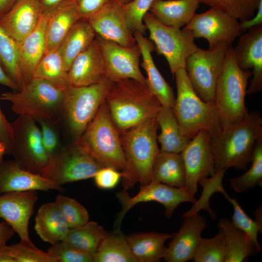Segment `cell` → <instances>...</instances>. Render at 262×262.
Returning <instances> with one entry per match:
<instances>
[{
    "instance_id": "1",
    "label": "cell",
    "mask_w": 262,
    "mask_h": 262,
    "mask_svg": "<svg viewBox=\"0 0 262 262\" xmlns=\"http://www.w3.org/2000/svg\"><path fill=\"white\" fill-rule=\"evenodd\" d=\"M155 115L119 132L125 159V167L121 171L122 185L125 190L137 182L143 185L152 180L153 164L160 150L157 141L159 126Z\"/></svg>"
},
{
    "instance_id": "2",
    "label": "cell",
    "mask_w": 262,
    "mask_h": 262,
    "mask_svg": "<svg viewBox=\"0 0 262 262\" xmlns=\"http://www.w3.org/2000/svg\"><path fill=\"white\" fill-rule=\"evenodd\" d=\"M262 139V118L258 111L249 113L236 124L222 130L211 138L215 172L231 167L246 170Z\"/></svg>"
},
{
    "instance_id": "3",
    "label": "cell",
    "mask_w": 262,
    "mask_h": 262,
    "mask_svg": "<svg viewBox=\"0 0 262 262\" xmlns=\"http://www.w3.org/2000/svg\"><path fill=\"white\" fill-rule=\"evenodd\" d=\"M106 101L119 132L155 116L161 107L147 83L131 79L113 82Z\"/></svg>"
},
{
    "instance_id": "4",
    "label": "cell",
    "mask_w": 262,
    "mask_h": 262,
    "mask_svg": "<svg viewBox=\"0 0 262 262\" xmlns=\"http://www.w3.org/2000/svg\"><path fill=\"white\" fill-rule=\"evenodd\" d=\"M177 96L173 107L182 133L191 139L201 131H206L211 138L222 131L220 117L214 102L202 100L194 91L184 68L174 75Z\"/></svg>"
},
{
    "instance_id": "5",
    "label": "cell",
    "mask_w": 262,
    "mask_h": 262,
    "mask_svg": "<svg viewBox=\"0 0 262 262\" xmlns=\"http://www.w3.org/2000/svg\"><path fill=\"white\" fill-rule=\"evenodd\" d=\"M250 70H243L236 61L233 48L227 47L223 67L218 79L214 102L222 130L236 124L249 114L245 98Z\"/></svg>"
},
{
    "instance_id": "6",
    "label": "cell",
    "mask_w": 262,
    "mask_h": 262,
    "mask_svg": "<svg viewBox=\"0 0 262 262\" xmlns=\"http://www.w3.org/2000/svg\"><path fill=\"white\" fill-rule=\"evenodd\" d=\"M112 82L104 77L88 86L70 85L65 91L62 108L57 125L66 130L76 142L96 115L106 96Z\"/></svg>"
},
{
    "instance_id": "7",
    "label": "cell",
    "mask_w": 262,
    "mask_h": 262,
    "mask_svg": "<svg viewBox=\"0 0 262 262\" xmlns=\"http://www.w3.org/2000/svg\"><path fill=\"white\" fill-rule=\"evenodd\" d=\"M65 91L41 79L33 78L16 93L4 92L0 99L10 102L19 115L38 122L49 119L56 123L60 114Z\"/></svg>"
},
{
    "instance_id": "8",
    "label": "cell",
    "mask_w": 262,
    "mask_h": 262,
    "mask_svg": "<svg viewBox=\"0 0 262 262\" xmlns=\"http://www.w3.org/2000/svg\"><path fill=\"white\" fill-rule=\"evenodd\" d=\"M103 167L122 171L125 159L118 131L111 118L106 100L76 142Z\"/></svg>"
},
{
    "instance_id": "9",
    "label": "cell",
    "mask_w": 262,
    "mask_h": 262,
    "mask_svg": "<svg viewBox=\"0 0 262 262\" xmlns=\"http://www.w3.org/2000/svg\"><path fill=\"white\" fill-rule=\"evenodd\" d=\"M158 55L164 57L170 71L174 75L177 70L184 68L187 58L199 48L189 30L165 25L160 22L150 12L143 18Z\"/></svg>"
},
{
    "instance_id": "10",
    "label": "cell",
    "mask_w": 262,
    "mask_h": 262,
    "mask_svg": "<svg viewBox=\"0 0 262 262\" xmlns=\"http://www.w3.org/2000/svg\"><path fill=\"white\" fill-rule=\"evenodd\" d=\"M102 167L83 147L72 142L49 158L41 175L62 186L93 178Z\"/></svg>"
},
{
    "instance_id": "11",
    "label": "cell",
    "mask_w": 262,
    "mask_h": 262,
    "mask_svg": "<svg viewBox=\"0 0 262 262\" xmlns=\"http://www.w3.org/2000/svg\"><path fill=\"white\" fill-rule=\"evenodd\" d=\"M13 141L10 154L22 169L41 175L49 157L43 147L40 130L32 118L18 115L11 123Z\"/></svg>"
},
{
    "instance_id": "12",
    "label": "cell",
    "mask_w": 262,
    "mask_h": 262,
    "mask_svg": "<svg viewBox=\"0 0 262 262\" xmlns=\"http://www.w3.org/2000/svg\"><path fill=\"white\" fill-rule=\"evenodd\" d=\"M228 46L223 43L207 50L199 48L186 60L184 68L188 80L196 93L205 101L214 102L216 85Z\"/></svg>"
},
{
    "instance_id": "13",
    "label": "cell",
    "mask_w": 262,
    "mask_h": 262,
    "mask_svg": "<svg viewBox=\"0 0 262 262\" xmlns=\"http://www.w3.org/2000/svg\"><path fill=\"white\" fill-rule=\"evenodd\" d=\"M116 197L121 210L114 224L115 229H120L121 222L128 211L136 204L150 201L161 203L165 207V215L170 218L178 206L183 202L195 203L196 200L185 188H178L151 181L141 185L140 191L133 196H130L127 190L123 189L116 193Z\"/></svg>"
},
{
    "instance_id": "14",
    "label": "cell",
    "mask_w": 262,
    "mask_h": 262,
    "mask_svg": "<svg viewBox=\"0 0 262 262\" xmlns=\"http://www.w3.org/2000/svg\"><path fill=\"white\" fill-rule=\"evenodd\" d=\"M183 28L190 31L195 38L205 39L210 49L223 43L231 46L243 33L239 21L223 10L214 7L196 14Z\"/></svg>"
},
{
    "instance_id": "15",
    "label": "cell",
    "mask_w": 262,
    "mask_h": 262,
    "mask_svg": "<svg viewBox=\"0 0 262 262\" xmlns=\"http://www.w3.org/2000/svg\"><path fill=\"white\" fill-rule=\"evenodd\" d=\"M180 153L185 169V188L195 196L199 181L215 172L211 135L206 131H200Z\"/></svg>"
},
{
    "instance_id": "16",
    "label": "cell",
    "mask_w": 262,
    "mask_h": 262,
    "mask_svg": "<svg viewBox=\"0 0 262 262\" xmlns=\"http://www.w3.org/2000/svg\"><path fill=\"white\" fill-rule=\"evenodd\" d=\"M103 57L105 76L112 82L131 79L146 83L140 68L141 51L136 44L125 47L96 35Z\"/></svg>"
},
{
    "instance_id": "17",
    "label": "cell",
    "mask_w": 262,
    "mask_h": 262,
    "mask_svg": "<svg viewBox=\"0 0 262 262\" xmlns=\"http://www.w3.org/2000/svg\"><path fill=\"white\" fill-rule=\"evenodd\" d=\"M96 35L125 47L136 44L128 27L121 4L113 1L87 20Z\"/></svg>"
},
{
    "instance_id": "18",
    "label": "cell",
    "mask_w": 262,
    "mask_h": 262,
    "mask_svg": "<svg viewBox=\"0 0 262 262\" xmlns=\"http://www.w3.org/2000/svg\"><path fill=\"white\" fill-rule=\"evenodd\" d=\"M247 31L239 36L233 50L239 67L245 71L252 69V79L246 90L251 95L262 90V25Z\"/></svg>"
},
{
    "instance_id": "19",
    "label": "cell",
    "mask_w": 262,
    "mask_h": 262,
    "mask_svg": "<svg viewBox=\"0 0 262 262\" xmlns=\"http://www.w3.org/2000/svg\"><path fill=\"white\" fill-rule=\"evenodd\" d=\"M179 231L174 234L163 259L168 262L193 260L199 245L201 233L207 226L206 219L198 213L183 217Z\"/></svg>"
},
{
    "instance_id": "20",
    "label": "cell",
    "mask_w": 262,
    "mask_h": 262,
    "mask_svg": "<svg viewBox=\"0 0 262 262\" xmlns=\"http://www.w3.org/2000/svg\"><path fill=\"white\" fill-rule=\"evenodd\" d=\"M37 199V191L9 192L0 195V218L12 227L21 240H30L28 225Z\"/></svg>"
},
{
    "instance_id": "21",
    "label": "cell",
    "mask_w": 262,
    "mask_h": 262,
    "mask_svg": "<svg viewBox=\"0 0 262 262\" xmlns=\"http://www.w3.org/2000/svg\"><path fill=\"white\" fill-rule=\"evenodd\" d=\"M49 190L64 192L65 189L41 175L21 169L14 161L0 163V195L9 192Z\"/></svg>"
},
{
    "instance_id": "22",
    "label": "cell",
    "mask_w": 262,
    "mask_h": 262,
    "mask_svg": "<svg viewBox=\"0 0 262 262\" xmlns=\"http://www.w3.org/2000/svg\"><path fill=\"white\" fill-rule=\"evenodd\" d=\"M42 15L38 0H18L0 17V25L18 44L34 30Z\"/></svg>"
},
{
    "instance_id": "23",
    "label": "cell",
    "mask_w": 262,
    "mask_h": 262,
    "mask_svg": "<svg viewBox=\"0 0 262 262\" xmlns=\"http://www.w3.org/2000/svg\"><path fill=\"white\" fill-rule=\"evenodd\" d=\"M67 74L70 85L73 86L95 84L105 77L104 61L96 37L74 59Z\"/></svg>"
},
{
    "instance_id": "24",
    "label": "cell",
    "mask_w": 262,
    "mask_h": 262,
    "mask_svg": "<svg viewBox=\"0 0 262 262\" xmlns=\"http://www.w3.org/2000/svg\"><path fill=\"white\" fill-rule=\"evenodd\" d=\"M133 35L141 51V66L147 75V85L161 106L173 108L176 97L173 88L164 79L154 62L152 56V52L155 50L154 43L139 32H133Z\"/></svg>"
},
{
    "instance_id": "25",
    "label": "cell",
    "mask_w": 262,
    "mask_h": 262,
    "mask_svg": "<svg viewBox=\"0 0 262 262\" xmlns=\"http://www.w3.org/2000/svg\"><path fill=\"white\" fill-rule=\"evenodd\" d=\"M47 20V15H42L34 30L17 44L19 67L23 85L33 79L35 69L45 52Z\"/></svg>"
},
{
    "instance_id": "26",
    "label": "cell",
    "mask_w": 262,
    "mask_h": 262,
    "mask_svg": "<svg viewBox=\"0 0 262 262\" xmlns=\"http://www.w3.org/2000/svg\"><path fill=\"white\" fill-rule=\"evenodd\" d=\"M47 15L45 51L58 49L70 29L80 19L74 0H65Z\"/></svg>"
},
{
    "instance_id": "27",
    "label": "cell",
    "mask_w": 262,
    "mask_h": 262,
    "mask_svg": "<svg viewBox=\"0 0 262 262\" xmlns=\"http://www.w3.org/2000/svg\"><path fill=\"white\" fill-rule=\"evenodd\" d=\"M199 3L197 0H154L149 12L162 23L180 29L191 20Z\"/></svg>"
},
{
    "instance_id": "28",
    "label": "cell",
    "mask_w": 262,
    "mask_h": 262,
    "mask_svg": "<svg viewBox=\"0 0 262 262\" xmlns=\"http://www.w3.org/2000/svg\"><path fill=\"white\" fill-rule=\"evenodd\" d=\"M34 229L42 240L52 245L64 241L70 229L54 201L40 207L35 217Z\"/></svg>"
},
{
    "instance_id": "29",
    "label": "cell",
    "mask_w": 262,
    "mask_h": 262,
    "mask_svg": "<svg viewBox=\"0 0 262 262\" xmlns=\"http://www.w3.org/2000/svg\"><path fill=\"white\" fill-rule=\"evenodd\" d=\"M174 234L157 232L136 233L126 236L130 249L138 262H157L163 258L165 242Z\"/></svg>"
},
{
    "instance_id": "30",
    "label": "cell",
    "mask_w": 262,
    "mask_h": 262,
    "mask_svg": "<svg viewBox=\"0 0 262 262\" xmlns=\"http://www.w3.org/2000/svg\"><path fill=\"white\" fill-rule=\"evenodd\" d=\"M161 133L157 135L161 151L180 153L191 140L181 132L173 108L162 106L155 115Z\"/></svg>"
},
{
    "instance_id": "31",
    "label": "cell",
    "mask_w": 262,
    "mask_h": 262,
    "mask_svg": "<svg viewBox=\"0 0 262 262\" xmlns=\"http://www.w3.org/2000/svg\"><path fill=\"white\" fill-rule=\"evenodd\" d=\"M224 233L225 247L224 262H242L247 260L256 248L248 236L226 218L221 219L218 224Z\"/></svg>"
},
{
    "instance_id": "32",
    "label": "cell",
    "mask_w": 262,
    "mask_h": 262,
    "mask_svg": "<svg viewBox=\"0 0 262 262\" xmlns=\"http://www.w3.org/2000/svg\"><path fill=\"white\" fill-rule=\"evenodd\" d=\"M151 181L185 188V169L181 153L160 150L153 164Z\"/></svg>"
},
{
    "instance_id": "33",
    "label": "cell",
    "mask_w": 262,
    "mask_h": 262,
    "mask_svg": "<svg viewBox=\"0 0 262 262\" xmlns=\"http://www.w3.org/2000/svg\"><path fill=\"white\" fill-rule=\"evenodd\" d=\"M96 37V33L87 20L79 19L73 25L58 48L67 71L74 59Z\"/></svg>"
},
{
    "instance_id": "34",
    "label": "cell",
    "mask_w": 262,
    "mask_h": 262,
    "mask_svg": "<svg viewBox=\"0 0 262 262\" xmlns=\"http://www.w3.org/2000/svg\"><path fill=\"white\" fill-rule=\"evenodd\" d=\"M92 257L93 262H138L120 229L109 232Z\"/></svg>"
},
{
    "instance_id": "35",
    "label": "cell",
    "mask_w": 262,
    "mask_h": 262,
    "mask_svg": "<svg viewBox=\"0 0 262 262\" xmlns=\"http://www.w3.org/2000/svg\"><path fill=\"white\" fill-rule=\"evenodd\" d=\"M33 78L45 80L64 91L70 86L67 71L58 49L45 52L35 69Z\"/></svg>"
},
{
    "instance_id": "36",
    "label": "cell",
    "mask_w": 262,
    "mask_h": 262,
    "mask_svg": "<svg viewBox=\"0 0 262 262\" xmlns=\"http://www.w3.org/2000/svg\"><path fill=\"white\" fill-rule=\"evenodd\" d=\"M109 232L94 221L70 229L63 241L93 256Z\"/></svg>"
},
{
    "instance_id": "37",
    "label": "cell",
    "mask_w": 262,
    "mask_h": 262,
    "mask_svg": "<svg viewBox=\"0 0 262 262\" xmlns=\"http://www.w3.org/2000/svg\"><path fill=\"white\" fill-rule=\"evenodd\" d=\"M0 262H55L48 252L36 247L30 240L0 246Z\"/></svg>"
},
{
    "instance_id": "38",
    "label": "cell",
    "mask_w": 262,
    "mask_h": 262,
    "mask_svg": "<svg viewBox=\"0 0 262 262\" xmlns=\"http://www.w3.org/2000/svg\"><path fill=\"white\" fill-rule=\"evenodd\" d=\"M0 63L20 90L23 82L19 67L17 44L0 25Z\"/></svg>"
},
{
    "instance_id": "39",
    "label": "cell",
    "mask_w": 262,
    "mask_h": 262,
    "mask_svg": "<svg viewBox=\"0 0 262 262\" xmlns=\"http://www.w3.org/2000/svg\"><path fill=\"white\" fill-rule=\"evenodd\" d=\"M250 168L243 174L230 179L232 188L242 193L256 185L262 186V139L258 143L251 162Z\"/></svg>"
},
{
    "instance_id": "40",
    "label": "cell",
    "mask_w": 262,
    "mask_h": 262,
    "mask_svg": "<svg viewBox=\"0 0 262 262\" xmlns=\"http://www.w3.org/2000/svg\"><path fill=\"white\" fill-rule=\"evenodd\" d=\"M210 7L220 9L239 21L248 19L256 13L261 0H197Z\"/></svg>"
},
{
    "instance_id": "41",
    "label": "cell",
    "mask_w": 262,
    "mask_h": 262,
    "mask_svg": "<svg viewBox=\"0 0 262 262\" xmlns=\"http://www.w3.org/2000/svg\"><path fill=\"white\" fill-rule=\"evenodd\" d=\"M225 247L224 233H218L210 238L202 237L193 260L195 262H224Z\"/></svg>"
},
{
    "instance_id": "42",
    "label": "cell",
    "mask_w": 262,
    "mask_h": 262,
    "mask_svg": "<svg viewBox=\"0 0 262 262\" xmlns=\"http://www.w3.org/2000/svg\"><path fill=\"white\" fill-rule=\"evenodd\" d=\"M222 194L233 208L231 222L248 236L256 246L257 253L260 252L262 247L258 240V233H262V226L247 215L235 198H231L225 191Z\"/></svg>"
},
{
    "instance_id": "43",
    "label": "cell",
    "mask_w": 262,
    "mask_h": 262,
    "mask_svg": "<svg viewBox=\"0 0 262 262\" xmlns=\"http://www.w3.org/2000/svg\"><path fill=\"white\" fill-rule=\"evenodd\" d=\"M54 202L70 229L82 226L89 221L87 210L74 199L59 194Z\"/></svg>"
},
{
    "instance_id": "44",
    "label": "cell",
    "mask_w": 262,
    "mask_h": 262,
    "mask_svg": "<svg viewBox=\"0 0 262 262\" xmlns=\"http://www.w3.org/2000/svg\"><path fill=\"white\" fill-rule=\"evenodd\" d=\"M154 0H132L122 5L127 25L133 33L139 32L145 34L147 29L143 18L149 12Z\"/></svg>"
},
{
    "instance_id": "45",
    "label": "cell",
    "mask_w": 262,
    "mask_h": 262,
    "mask_svg": "<svg viewBox=\"0 0 262 262\" xmlns=\"http://www.w3.org/2000/svg\"><path fill=\"white\" fill-rule=\"evenodd\" d=\"M48 252L55 262H93L92 255L63 241L52 245Z\"/></svg>"
},
{
    "instance_id": "46",
    "label": "cell",
    "mask_w": 262,
    "mask_h": 262,
    "mask_svg": "<svg viewBox=\"0 0 262 262\" xmlns=\"http://www.w3.org/2000/svg\"><path fill=\"white\" fill-rule=\"evenodd\" d=\"M42 144L49 158L57 152L63 145L59 128L56 123L49 119L39 121Z\"/></svg>"
},
{
    "instance_id": "47",
    "label": "cell",
    "mask_w": 262,
    "mask_h": 262,
    "mask_svg": "<svg viewBox=\"0 0 262 262\" xmlns=\"http://www.w3.org/2000/svg\"><path fill=\"white\" fill-rule=\"evenodd\" d=\"M121 177V172L110 167H102L93 177L97 186L105 190L115 188L119 182Z\"/></svg>"
},
{
    "instance_id": "48",
    "label": "cell",
    "mask_w": 262,
    "mask_h": 262,
    "mask_svg": "<svg viewBox=\"0 0 262 262\" xmlns=\"http://www.w3.org/2000/svg\"><path fill=\"white\" fill-rule=\"evenodd\" d=\"M80 19L87 20L114 0H74Z\"/></svg>"
},
{
    "instance_id": "49",
    "label": "cell",
    "mask_w": 262,
    "mask_h": 262,
    "mask_svg": "<svg viewBox=\"0 0 262 262\" xmlns=\"http://www.w3.org/2000/svg\"><path fill=\"white\" fill-rule=\"evenodd\" d=\"M0 141L6 147L7 154H10L13 141V130L0 107Z\"/></svg>"
},
{
    "instance_id": "50",
    "label": "cell",
    "mask_w": 262,
    "mask_h": 262,
    "mask_svg": "<svg viewBox=\"0 0 262 262\" xmlns=\"http://www.w3.org/2000/svg\"><path fill=\"white\" fill-rule=\"evenodd\" d=\"M239 22L243 33L251 28L262 25V0L259 2L255 15L248 19Z\"/></svg>"
},
{
    "instance_id": "51",
    "label": "cell",
    "mask_w": 262,
    "mask_h": 262,
    "mask_svg": "<svg viewBox=\"0 0 262 262\" xmlns=\"http://www.w3.org/2000/svg\"><path fill=\"white\" fill-rule=\"evenodd\" d=\"M12 227L5 221L0 222V246L5 244L15 233Z\"/></svg>"
},
{
    "instance_id": "52",
    "label": "cell",
    "mask_w": 262,
    "mask_h": 262,
    "mask_svg": "<svg viewBox=\"0 0 262 262\" xmlns=\"http://www.w3.org/2000/svg\"><path fill=\"white\" fill-rule=\"evenodd\" d=\"M65 0H38L42 14L48 15Z\"/></svg>"
},
{
    "instance_id": "53",
    "label": "cell",
    "mask_w": 262,
    "mask_h": 262,
    "mask_svg": "<svg viewBox=\"0 0 262 262\" xmlns=\"http://www.w3.org/2000/svg\"><path fill=\"white\" fill-rule=\"evenodd\" d=\"M0 84L7 86L14 90L18 91V85L6 74L0 63Z\"/></svg>"
},
{
    "instance_id": "54",
    "label": "cell",
    "mask_w": 262,
    "mask_h": 262,
    "mask_svg": "<svg viewBox=\"0 0 262 262\" xmlns=\"http://www.w3.org/2000/svg\"><path fill=\"white\" fill-rule=\"evenodd\" d=\"M18 0H0V17L8 12Z\"/></svg>"
},
{
    "instance_id": "55",
    "label": "cell",
    "mask_w": 262,
    "mask_h": 262,
    "mask_svg": "<svg viewBox=\"0 0 262 262\" xmlns=\"http://www.w3.org/2000/svg\"><path fill=\"white\" fill-rule=\"evenodd\" d=\"M254 214L255 216V221L259 224L260 225L262 226V206L255 210L254 212Z\"/></svg>"
},
{
    "instance_id": "56",
    "label": "cell",
    "mask_w": 262,
    "mask_h": 262,
    "mask_svg": "<svg viewBox=\"0 0 262 262\" xmlns=\"http://www.w3.org/2000/svg\"><path fill=\"white\" fill-rule=\"evenodd\" d=\"M5 154H7L6 147L2 142L0 141V163L3 161V158Z\"/></svg>"
},
{
    "instance_id": "57",
    "label": "cell",
    "mask_w": 262,
    "mask_h": 262,
    "mask_svg": "<svg viewBox=\"0 0 262 262\" xmlns=\"http://www.w3.org/2000/svg\"><path fill=\"white\" fill-rule=\"evenodd\" d=\"M132 0H114V1L121 4L124 5L131 2Z\"/></svg>"
}]
</instances>
